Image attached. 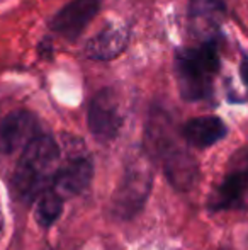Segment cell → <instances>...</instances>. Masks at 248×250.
<instances>
[{"label":"cell","mask_w":248,"mask_h":250,"mask_svg":"<svg viewBox=\"0 0 248 250\" xmlns=\"http://www.w3.org/2000/svg\"><path fill=\"white\" fill-rule=\"evenodd\" d=\"M60 160V146L50 135H38L22 150L12 175V186L17 198L33 203L48 184L53 182Z\"/></svg>","instance_id":"6da1fadb"},{"label":"cell","mask_w":248,"mask_h":250,"mask_svg":"<svg viewBox=\"0 0 248 250\" xmlns=\"http://www.w3.org/2000/svg\"><path fill=\"white\" fill-rule=\"evenodd\" d=\"M219 70L218 40L209 38L195 48H184L175 55V77L186 101H202L211 96L212 77Z\"/></svg>","instance_id":"7a4b0ae2"},{"label":"cell","mask_w":248,"mask_h":250,"mask_svg":"<svg viewBox=\"0 0 248 250\" xmlns=\"http://www.w3.org/2000/svg\"><path fill=\"white\" fill-rule=\"evenodd\" d=\"M148 146L160 158L170 184L179 191H189L199 177L197 164L173 136L169 119L163 114L153 116L148 128Z\"/></svg>","instance_id":"3957f363"},{"label":"cell","mask_w":248,"mask_h":250,"mask_svg":"<svg viewBox=\"0 0 248 250\" xmlns=\"http://www.w3.org/2000/svg\"><path fill=\"white\" fill-rule=\"evenodd\" d=\"M153 174L148 165L143 162H134L124 177L121 179L119 188L116 189L111 203V213L119 220H129L133 218L143 206L152 191Z\"/></svg>","instance_id":"277c9868"},{"label":"cell","mask_w":248,"mask_h":250,"mask_svg":"<svg viewBox=\"0 0 248 250\" xmlns=\"http://www.w3.org/2000/svg\"><path fill=\"white\" fill-rule=\"evenodd\" d=\"M248 196V146L235 155L231 167L226 172L221 184L209 198L211 211L238 209L245 204Z\"/></svg>","instance_id":"5b68a950"},{"label":"cell","mask_w":248,"mask_h":250,"mask_svg":"<svg viewBox=\"0 0 248 250\" xmlns=\"http://www.w3.org/2000/svg\"><path fill=\"white\" fill-rule=\"evenodd\" d=\"M90 133L100 142H111L119 135L123 126V114L117 97L111 89H102L94 96L89 105Z\"/></svg>","instance_id":"8992f818"},{"label":"cell","mask_w":248,"mask_h":250,"mask_svg":"<svg viewBox=\"0 0 248 250\" xmlns=\"http://www.w3.org/2000/svg\"><path fill=\"white\" fill-rule=\"evenodd\" d=\"M39 131V121L36 114L26 109L9 112L0 121V153L12 155L24 150Z\"/></svg>","instance_id":"52a82bcc"},{"label":"cell","mask_w":248,"mask_h":250,"mask_svg":"<svg viewBox=\"0 0 248 250\" xmlns=\"http://www.w3.org/2000/svg\"><path fill=\"white\" fill-rule=\"evenodd\" d=\"M100 10V0H72L55 14L51 29L63 38L75 40Z\"/></svg>","instance_id":"ba28073f"},{"label":"cell","mask_w":248,"mask_h":250,"mask_svg":"<svg viewBox=\"0 0 248 250\" xmlns=\"http://www.w3.org/2000/svg\"><path fill=\"white\" fill-rule=\"evenodd\" d=\"M94 177V165L87 157H75L66 165L55 172L51 188L61 196L63 199H70L78 196L89 188Z\"/></svg>","instance_id":"9c48e42d"},{"label":"cell","mask_w":248,"mask_h":250,"mask_svg":"<svg viewBox=\"0 0 248 250\" xmlns=\"http://www.w3.org/2000/svg\"><path fill=\"white\" fill-rule=\"evenodd\" d=\"M129 33L124 26H107L94 38H90L85 46V55L92 60H114L123 53L129 44Z\"/></svg>","instance_id":"30bf717a"},{"label":"cell","mask_w":248,"mask_h":250,"mask_svg":"<svg viewBox=\"0 0 248 250\" xmlns=\"http://www.w3.org/2000/svg\"><path fill=\"white\" fill-rule=\"evenodd\" d=\"M226 125L218 116H201L184 125L182 136L195 148H208L226 136Z\"/></svg>","instance_id":"8fae6325"},{"label":"cell","mask_w":248,"mask_h":250,"mask_svg":"<svg viewBox=\"0 0 248 250\" xmlns=\"http://www.w3.org/2000/svg\"><path fill=\"white\" fill-rule=\"evenodd\" d=\"M63 199L53 188H48L34 199V218L38 225L43 228H50L57 223L63 213Z\"/></svg>","instance_id":"7c38bea8"},{"label":"cell","mask_w":248,"mask_h":250,"mask_svg":"<svg viewBox=\"0 0 248 250\" xmlns=\"http://www.w3.org/2000/svg\"><path fill=\"white\" fill-rule=\"evenodd\" d=\"M223 14H225L223 0H191V5H189L191 19L209 27L218 26Z\"/></svg>","instance_id":"4fadbf2b"},{"label":"cell","mask_w":248,"mask_h":250,"mask_svg":"<svg viewBox=\"0 0 248 250\" xmlns=\"http://www.w3.org/2000/svg\"><path fill=\"white\" fill-rule=\"evenodd\" d=\"M240 75H242V80L245 83L247 90H248V56H243L242 58V65H240Z\"/></svg>","instance_id":"5bb4252c"},{"label":"cell","mask_w":248,"mask_h":250,"mask_svg":"<svg viewBox=\"0 0 248 250\" xmlns=\"http://www.w3.org/2000/svg\"><path fill=\"white\" fill-rule=\"evenodd\" d=\"M0 233H2V214H0Z\"/></svg>","instance_id":"9a60e30c"}]
</instances>
